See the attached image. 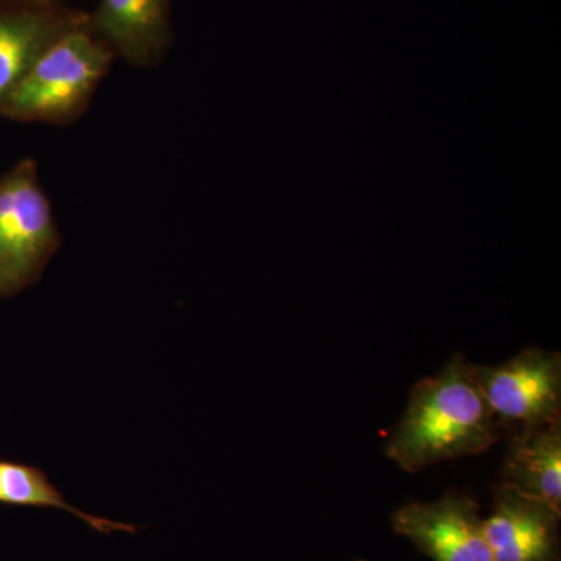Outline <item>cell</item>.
<instances>
[{
    "label": "cell",
    "mask_w": 561,
    "mask_h": 561,
    "mask_svg": "<svg viewBox=\"0 0 561 561\" xmlns=\"http://www.w3.org/2000/svg\"><path fill=\"white\" fill-rule=\"evenodd\" d=\"M508 437L501 483L561 511V420Z\"/></svg>",
    "instance_id": "obj_9"
},
{
    "label": "cell",
    "mask_w": 561,
    "mask_h": 561,
    "mask_svg": "<svg viewBox=\"0 0 561 561\" xmlns=\"http://www.w3.org/2000/svg\"><path fill=\"white\" fill-rule=\"evenodd\" d=\"M502 437L472 364L456 354L437 376L413 386L386 454L401 470L420 472L440 461L489 451Z\"/></svg>",
    "instance_id": "obj_1"
},
{
    "label": "cell",
    "mask_w": 561,
    "mask_h": 561,
    "mask_svg": "<svg viewBox=\"0 0 561 561\" xmlns=\"http://www.w3.org/2000/svg\"><path fill=\"white\" fill-rule=\"evenodd\" d=\"M61 242L38 164L24 158L0 176V298L38 283Z\"/></svg>",
    "instance_id": "obj_3"
},
{
    "label": "cell",
    "mask_w": 561,
    "mask_h": 561,
    "mask_svg": "<svg viewBox=\"0 0 561 561\" xmlns=\"http://www.w3.org/2000/svg\"><path fill=\"white\" fill-rule=\"evenodd\" d=\"M354 561H367V560H354Z\"/></svg>",
    "instance_id": "obj_12"
},
{
    "label": "cell",
    "mask_w": 561,
    "mask_h": 561,
    "mask_svg": "<svg viewBox=\"0 0 561 561\" xmlns=\"http://www.w3.org/2000/svg\"><path fill=\"white\" fill-rule=\"evenodd\" d=\"M560 508L511 485L493 489V508L483 519L493 561H561Z\"/></svg>",
    "instance_id": "obj_6"
},
{
    "label": "cell",
    "mask_w": 561,
    "mask_h": 561,
    "mask_svg": "<svg viewBox=\"0 0 561 561\" xmlns=\"http://www.w3.org/2000/svg\"><path fill=\"white\" fill-rule=\"evenodd\" d=\"M0 504L18 505V507L58 508L77 516L81 522L88 524L91 529L101 534H113V531H128L136 534V527L131 524L111 522L101 516L73 507L62 496L47 478L46 472L33 465L21 463V461L0 459Z\"/></svg>",
    "instance_id": "obj_10"
},
{
    "label": "cell",
    "mask_w": 561,
    "mask_h": 561,
    "mask_svg": "<svg viewBox=\"0 0 561 561\" xmlns=\"http://www.w3.org/2000/svg\"><path fill=\"white\" fill-rule=\"evenodd\" d=\"M476 381L502 434L561 420V356L526 348L500 365H472Z\"/></svg>",
    "instance_id": "obj_4"
},
{
    "label": "cell",
    "mask_w": 561,
    "mask_h": 561,
    "mask_svg": "<svg viewBox=\"0 0 561 561\" xmlns=\"http://www.w3.org/2000/svg\"><path fill=\"white\" fill-rule=\"evenodd\" d=\"M87 16L66 3L0 0V117L39 55Z\"/></svg>",
    "instance_id": "obj_7"
},
{
    "label": "cell",
    "mask_w": 561,
    "mask_h": 561,
    "mask_svg": "<svg viewBox=\"0 0 561 561\" xmlns=\"http://www.w3.org/2000/svg\"><path fill=\"white\" fill-rule=\"evenodd\" d=\"M25 2L65 3V0H25Z\"/></svg>",
    "instance_id": "obj_11"
},
{
    "label": "cell",
    "mask_w": 561,
    "mask_h": 561,
    "mask_svg": "<svg viewBox=\"0 0 561 561\" xmlns=\"http://www.w3.org/2000/svg\"><path fill=\"white\" fill-rule=\"evenodd\" d=\"M116 60L87 21L47 47L10 95L2 117L70 125L90 110L99 84Z\"/></svg>",
    "instance_id": "obj_2"
},
{
    "label": "cell",
    "mask_w": 561,
    "mask_h": 561,
    "mask_svg": "<svg viewBox=\"0 0 561 561\" xmlns=\"http://www.w3.org/2000/svg\"><path fill=\"white\" fill-rule=\"evenodd\" d=\"M391 527L432 561H493L481 505L459 491L402 505L391 515Z\"/></svg>",
    "instance_id": "obj_5"
},
{
    "label": "cell",
    "mask_w": 561,
    "mask_h": 561,
    "mask_svg": "<svg viewBox=\"0 0 561 561\" xmlns=\"http://www.w3.org/2000/svg\"><path fill=\"white\" fill-rule=\"evenodd\" d=\"M171 10L172 0H99L88 25L114 57L151 68L171 47Z\"/></svg>",
    "instance_id": "obj_8"
}]
</instances>
